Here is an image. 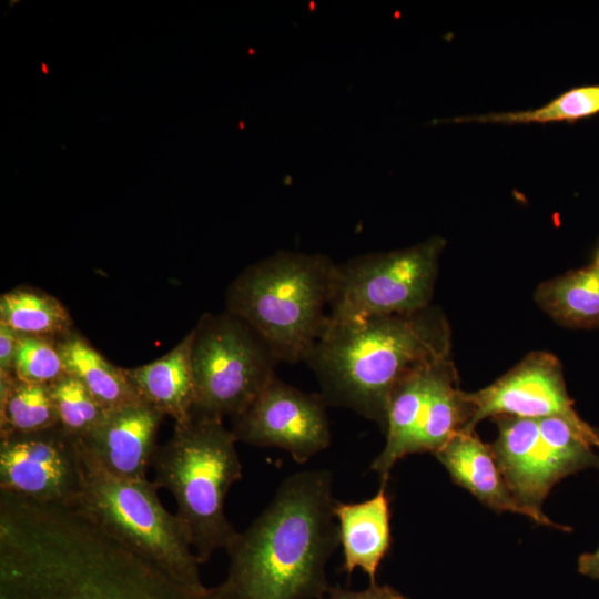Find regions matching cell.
Returning <instances> with one entry per match:
<instances>
[{"label": "cell", "instance_id": "6da1fadb", "mask_svg": "<svg viewBox=\"0 0 599 599\" xmlns=\"http://www.w3.org/2000/svg\"><path fill=\"white\" fill-rule=\"evenodd\" d=\"M0 599H225L192 588L74 508L12 497L0 506Z\"/></svg>", "mask_w": 599, "mask_h": 599}, {"label": "cell", "instance_id": "7a4b0ae2", "mask_svg": "<svg viewBox=\"0 0 599 599\" xmlns=\"http://www.w3.org/2000/svg\"><path fill=\"white\" fill-rule=\"evenodd\" d=\"M333 476L312 469L286 477L272 501L227 546L225 599H323L326 565L339 546Z\"/></svg>", "mask_w": 599, "mask_h": 599}, {"label": "cell", "instance_id": "3957f363", "mask_svg": "<svg viewBox=\"0 0 599 599\" xmlns=\"http://www.w3.org/2000/svg\"><path fill=\"white\" fill-rule=\"evenodd\" d=\"M450 356L439 309L328 322L305 363L328 406L348 408L385 432L390 395L414 368Z\"/></svg>", "mask_w": 599, "mask_h": 599}, {"label": "cell", "instance_id": "277c9868", "mask_svg": "<svg viewBox=\"0 0 599 599\" xmlns=\"http://www.w3.org/2000/svg\"><path fill=\"white\" fill-rule=\"evenodd\" d=\"M336 272L324 254L278 251L235 277L226 311L244 319L278 362H305L328 325Z\"/></svg>", "mask_w": 599, "mask_h": 599}, {"label": "cell", "instance_id": "5b68a950", "mask_svg": "<svg viewBox=\"0 0 599 599\" xmlns=\"http://www.w3.org/2000/svg\"><path fill=\"white\" fill-rule=\"evenodd\" d=\"M236 443L223 420L192 416L174 424L153 458L152 480L173 495L175 514L200 564L226 549L237 532L224 511L231 486L242 477Z\"/></svg>", "mask_w": 599, "mask_h": 599}, {"label": "cell", "instance_id": "8992f818", "mask_svg": "<svg viewBox=\"0 0 599 599\" xmlns=\"http://www.w3.org/2000/svg\"><path fill=\"white\" fill-rule=\"evenodd\" d=\"M81 494L74 509L175 580L204 588L200 562L176 516L161 502L153 480L109 471L81 441Z\"/></svg>", "mask_w": 599, "mask_h": 599}, {"label": "cell", "instance_id": "52a82bcc", "mask_svg": "<svg viewBox=\"0 0 599 599\" xmlns=\"http://www.w3.org/2000/svg\"><path fill=\"white\" fill-rule=\"evenodd\" d=\"M194 331L192 416L223 420L245 410L276 376L280 363L265 341L241 317L204 314Z\"/></svg>", "mask_w": 599, "mask_h": 599}, {"label": "cell", "instance_id": "ba28073f", "mask_svg": "<svg viewBox=\"0 0 599 599\" xmlns=\"http://www.w3.org/2000/svg\"><path fill=\"white\" fill-rule=\"evenodd\" d=\"M495 419L498 436L491 448L511 494L537 524L568 530L542 512V501L566 476L599 469V438L557 417Z\"/></svg>", "mask_w": 599, "mask_h": 599}, {"label": "cell", "instance_id": "9c48e42d", "mask_svg": "<svg viewBox=\"0 0 599 599\" xmlns=\"http://www.w3.org/2000/svg\"><path fill=\"white\" fill-rule=\"evenodd\" d=\"M446 243L432 236L409 247L337 264L328 322L410 314L430 306Z\"/></svg>", "mask_w": 599, "mask_h": 599}, {"label": "cell", "instance_id": "30bf717a", "mask_svg": "<svg viewBox=\"0 0 599 599\" xmlns=\"http://www.w3.org/2000/svg\"><path fill=\"white\" fill-rule=\"evenodd\" d=\"M81 486V439L61 425L0 437V491L74 508Z\"/></svg>", "mask_w": 599, "mask_h": 599}, {"label": "cell", "instance_id": "8fae6325", "mask_svg": "<svg viewBox=\"0 0 599 599\" xmlns=\"http://www.w3.org/2000/svg\"><path fill=\"white\" fill-rule=\"evenodd\" d=\"M327 406L319 393H305L275 376L232 418L230 429L237 441L281 448L304 464L331 444Z\"/></svg>", "mask_w": 599, "mask_h": 599}, {"label": "cell", "instance_id": "7c38bea8", "mask_svg": "<svg viewBox=\"0 0 599 599\" xmlns=\"http://www.w3.org/2000/svg\"><path fill=\"white\" fill-rule=\"evenodd\" d=\"M471 416L465 428L475 429L487 417H557L585 434L599 438V430L580 418L569 397L559 359L547 352L529 353L493 384L466 393Z\"/></svg>", "mask_w": 599, "mask_h": 599}, {"label": "cell", "instance_id": "4fadbf2b", "mask_svg": "<svg viewBox=\"0 0 599 599\" xmlns=\"http://www.w3.org/2000/svg\"><path fill=\"white\" fill-rule=\"evenodd\" d=\"M165 415L143 399L108 410L84 437V447L112 474L144 480L158 449V433Z\"/></svg>", "mask_w": 599, "mask_h": 599}, {"label": "cell", "instance_id": "5bb4252c", "mask_svg": "<svg viewBox=\"0 0 599 599\" xmlns=\"http://www.w3.org/2000/svg\"><path fill=\"white\" fill-rule=\"evenodd\" d=\"M451 479L496 511H511L536 521L511 494L494 455L475 429H463L434 453Z\"/></svg>", "mask_w": 599, "mask_h": 599}, {"label": "cell", "instance_id": "9a60e30c", "mask_svg": "<svg viewBox=\"0 0 599 599\" xmlns=\"http://www.w3.org/2000/svg\"><path fill=\"white\" fill-rule=\"evenodd\" d=\"M338 525L339 545L343 547V569L351 575L363 570L370 583H376V575L390 544V509L386 484H382L376 495L359 502L334 505Z\"/></svg>", "mask_w": 599, "mask_h": 599}, {"label": "cell", "instance_id": "2e32d148", "mask_svg": "<svg viewBox=\"0 0 599 599\" xmlns=\"http://www.w3.org/2000/svg\"><path fill=\"white\" fill-rule=\"evenodd\" d=\"M192 329L173 349L151 363L124 368V374L140 398L148 402L174 424L192 418L195 384L192 365Z\"/></svg>", "mask_w": 599, "mask_h": 599}, {"label": "cell", "instance_id": "e0dca14e", "mask_svg": "<svg viewBox=\"0 0 599 599\" xmlns=\"http://www.w3.org/2000/svg\"><path fill=\"white\" fill-rule=\"evenodd\" d=\"M446 358L448 357L414 368L393 389L386 414V443L370 465V470L378 475L382 484L387 485L395 464L407 456L437 370Z\"/></svg>", "mask_w": 599, "mask_h": 599}, {"label": "cell", "instance_id": "ac0fdd59", "mask_svg": "<svg viewBox=\"0 0 599 599\" xmlns=\"http://www.w3.org/2000/svg\"><path fill=\"white\" fill-rule=\"evenodd\" d=\"M471 409L450 357L437 370L426 406L407 449V455L436 453L454 435L465 429Z\"/></svg>", "mask_w": 599, "mask_h": 599}, {"label": "cell", "instance_id": "d6986e66", "mask_svg": "<svg viewBox=\"0 0 599 599\" xmlns=\"http://www.w3.org/2000/svg\"><path fill=\"white\" fill-rule=\"evenodd\" d=\"M535 300L557 323L599 327V247L587 265L540 283Z\"/></svg>", "mask_w": 599, "mask_h": 599}, {"label": "cell", "instance_id": "ffe728a7", "mask_svg": "<svg viewBox=\"0 0 599 599\" xmlns=\"http://www.w3.org/2000/svg\"><path fill=\"white\" fill-rule=\"evenodd\" d=\"M57 346L65 374L77 378L105 410L142 399L124 368L110 363L75 329L58 338Z\"/></svg>", "mask_w": 599, "mask_h": 599}, {"label": "cell", "instance_id": "44dd1931", "mask_svg": "<svg viewBox=\"0 0 599 599\" xmlns=\"http://www.w3.org/2000/svg\"><path fill=\"white\" fill-rule=\"evenodd\" d=\"M0 323L20 335L54 339L74 329L68 308L57 297L24 285L1 295Z\"/></svg>", "mask_w": 599, "mask_h": 599}, {"label": "cell", "instance_id": "7402d4cb", "mask_svg": "<svg viewBox=\"0 0 599 599\" xmlns=\"http://www.w3.org/2000/svg\"><path fill=\"white\" fill-rule=\"evenodd\" d=\"M59 424L48 385L0 376V437L27 434Z\"/></svg>", "mask_w": 599, "mask_h": 599}, {"label": "cell", "instance_id": "603a6c76", "mask_svg": "<svg viewBox=\"0 0 599 599\" xmlns=\"http://www.w3.org/2000/svg\"><path fill=\"white\" fill-rule=\"evenodd\" d=\"M597 114H599V84H588L571 88L536 109L458 116L444 122L547 124L577 122Z\"/></svg>", "mask_w": 599, "mask_h": 599}, {"label": "cell", "instance_id": "cb8c5ba5", "mask_svg": "<svg viewBox=\"0 0 599 599\" xmlns=\"http://www.w3.org/2000/svg\"><path fill=\"white\" fill-rule=\"evenodd\" d=\"M59 425L79 438L90 433L106 412L73 376L64 374L49 384Z\"/></svg>", "mask_w": 599, "mask_h": 599}, {"label": "cell", "instance_id": "d4e9b609", "mask_svg": "<svg viewBox=\"0 0 599 599\" xmlns=\"http://www.w3.org/2000/svg\"><path fill=\"white\" fill-rule=\"evenodd\" d=\"M65 374L57 339L20 335L13 375L23 382L49 385Z\"/></svg>", "mask_w": 599, "mask_h": 599}, {"label": "cell", "instance_id": "484cf974", "mask_svg": "<svg viewBox=\"0 0 599 599\" xmlns=\"http://www.w3.org/2000/svg\"><path fill=\"white\" fill-rule=\"evenodd\" d=\"M323 599H409L388 585L370 583L364 590H349L339 587H329Z\"/></svg>", "mask_w": 599, "mask_h": 599}, {"label": "cell", "instance_id": "4316f807", "mask_svg": "<svg viewBox=\"0 0 599 599\" xmlns=\"http://www.w3.org/2000/svg\"><path fill=\"white\" fill-rule=\"evenodd\" d=\"M19 334L0 323V376L13 375V362Z\"/></svg>", "mask_w": 599, "mask_h": 599}, {"label": "cell", "instance_id": "83f0119b", "mask_svg": "<svg viewBox=\"0 0 599 599\" xmlns=\"http://www.w3.org/2000/svg\"><path fill=\"white\" fill-rule=\"evenodd\" d=\"M578 571L591 579L599 580V547L593 552H585L579 556Z\"/></svg>", "mask_w": 599, "mask_h": 599}]
</instances>
